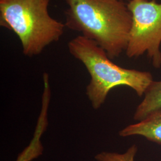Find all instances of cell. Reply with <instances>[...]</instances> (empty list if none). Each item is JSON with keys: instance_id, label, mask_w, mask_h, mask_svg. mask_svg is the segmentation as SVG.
<instances>
[{"instance_id": "6da1fadb", "label": "cell", "mask_w": 161, "mask_h": 161, "mask_svg": "<svg viewBox=\"0 0 161 161\" xmlns=\"http://www.w3.org/2000/svg\"><path fill=\"white\" fill-rule=\"evenodd\" d=\"M66 28L96 42L111 59L125 52L132 16L123 0H64Z\"/></svg>"}, {"instance_id": "7a4b0ae2", "label": "cell", "mask_w": 161, "mask_h": 161, "mask_svg": "<svg viewBox=\"0 0 161 161\" xmlns=\"http://www.w3.org/2000/svg\"><path fill=\"white\" fill-rule=\"evenodd\" d=\"M68 46L70 54L85 66L90 75L86 95L94 109L103 106L114 88L127 86L142 97L153 81L149 72L127 69L113 63L96 42L81 35L70 41Z\"/></svg>"}, {"instance_id": "3957f363", "label": "cell", "mask_w": 161, "mask_h": 161, "mask_svg": "<svg viewBox=\"0 0 161 161\" xmlns=\"http://www.w3.org/2000/svg\"><path fill=\"white\" fill-rule=\"evenodd\" d=\"M52 0H0V25L16 35L28 57L41 54L63 35L65 24L53 18Z\"/></svg>"}, {"instance_id": "277c9868", "label": "cell", "mask_w": 161, "mask_h": 161, "mask_svg": "<svg viewBox=\"0 0 161 161\" xmlns=\"http://www.w3.org/2000/svg\"><path fill=\"white\" fill-rule=\"evenodd\" d=\"M132 25L125 50L129 58L145 53L155 68L161 67V3L155 0H130L127 4Z\"/></svg>"}, {"instance_id": "5b68a950", "label": "cell", "mask_w": 161, "mask_h": 161, "mask_svg": "<svg viewBox=\"0 0 161 161\" xmlns=\"http://www.w3.org/2000/svg\"><path fill=\"white\" fill-rule=\"evenodd\" d=\"M43 92L41 98V108L35 129L33 137L29 144L18 155L15 161H32L40 156L44 151L41 138L48 124V112L52 97L51 87L48 74L44 73Z\"/></svg>"}, {"instance_id": "8992f818", "label": "cell", "mask_w": 161, "mask_h": 161, "mask_svg": "<svg viewBox=\"0 0 161 161\" xmlns=\"http://www.w3.org/2000/svg\"><path fill=\"white\" fill-rule=\"evenodd\" d=\"M119 135L122 137L140 136L161 145V108L153 112L144 119L121 130Z\"/></svg>"}, {"instance_id": "52a82bcc", "label": "cell", "mask_w": 161, "mask_h": 161, "mask_svg": "<svg viewBox=\"0 0 161 161\" xmlns=\"http://www.w3.org/2000/svg\"><path fill=\"white\" fill-rule=\"evenodd\" d=\"M144 96L134 114L136 121H142L153 112L161 109V80H153L146 90Z\"/></svg>"}, {"instance_id": "ba28073f", "label": "cell", "mask_w": 161, "mask_h": 161, "mask_svg": "<svg viewBox=\"0 0 161 161\" xmlns=\"http://www.w3.org/2000/svg\"><path fill=\"white\" fill-rule=\"evenodd\" d=\"M137 151V146L133 144L124 153L102 152L95 156L94 158L97 161H134Z\"/></svg>"}]
</instances>
